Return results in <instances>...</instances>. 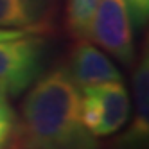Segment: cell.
I'll list each match as a JSON object with an SVG mask.
<instances>
[{"instance_id": "obj_4", "label": "cell", "mask_w": 149, "mask_h": 149, "mask_svg": "<svg viewBox=\"0 0 149 149\" xmlns=\"http://www.w3.org/2000/svg\"><path fill=\"white\" fill-rule=\"evenodd\" d=\"M88 40L110 52L122 65H131L135 59L133 25L124 0H99L88 29Z\"/></svg>"}, {"instance_id": "obj_8", "label": "cell", "mask_w": 149, "mask_h": 149, "mask_svg": "<svg viewBox=\"0 0 149 149\" xmlns=\"http://www.w3.org/2000/svg\"><path fill=\"white\" fill-rule=\"evenodd\" d=\"M99 0H68L67 22L79 40H88V29Z\"/></svg>"}, {"instance_id": "obj_5", "label": "cell", "mask_w": 149, "mask_h": 149, "mask_svg": "<svg viewBox=\"0 0 149 149\" xmlns=\"http://www.w3.org/2000/svg\"><path fill=\"white\" fill-rule=\"evenodd\" d=\"M68 72L79 88L122 81V74L113 65V61L101 49L90 43V40H79L76 43Z\"/></svg>"}, {"instance_id": "obj_2", "label": "cell", "mask_w": 149, "mask_h": 149, "mask_svg": "<svg viewBox=\"0 0 149 149\" xmlns=\"http://www.w3.org/2000/svg\"><path fill=\"white\" fill-rule=\"evenodd\" d=\"M81 117L95 136H110L120 131L131 117V97L122 81L79 88Z\"/></svg>"}, {"instance_id": "obj_11", "label": "cell", "mask_w": 149, "mask_h": 149, "mask_svg": "<svg viewBox=\"0 0 149 149\" xmlns=\"http://www.w3.org/2000/svg\"><path fill=\"white\" fill-rule=\"evenodd\" d=\"M25 34H33V33H27V31H15V29H0V41L20 38V36H25Z\"/></svg>"}, {"instance_id": "obj_7", "label": "cell", "mask_w": 149, "mask_h": 149, "mask_svg": "<svg viewBox=\"0 0 149 149\" xmlns=\"http://www.w3.org/2000/svg\"><path fill=\"white\" fill-rule=\"evenodd\" d=\"M54 15L52 0H0V29L41 33Z\"/></svg>"}, {"instance_id": "obj_10", "label": "cell", "mask_w": 149, "mask_h": 149, "mask_svg": "<svg viewBox=\"0 0 149 149\" xmlns=\"http://www.w3.org/2000/svg\"><path fill=\"white\" fill-rule=\"evenodd\" d=\"M124 4L133 29L140 31L142 27H146L149 18V0H124Z\"/></svg>"}, {"instance_id": "obj_9", "label": "cell", "mask_w": 149, "mask_h": 149, "mask_svg": "<svg viewBox=\"0 0 149 149\" xmlns=\"http://www.w3.org/2000/svg\"><path fill=\"white\" fill-rule=\"evenodd\" d=\"M16 126H18L16 111L13 110L7 95L0 93V149H9L13 146Z\"/></svg>"}, {"instance_id": "obj_3", "label": "cell", "mask_w": 149, "mask_h": 149, "mask_svg": "<svg viewBox=\"0 0 149 149\" xmlns=\"http://www.w3.org/2000/svg\"><path fill=\"white\" fill-rule=\"evenodd\" d=\"M45 40L25 34L0 41V93L15 97L31 88L43 70Z\"/></svg>"}, {"instance_id": "obj_1", "label": "cell", "mask_w": 149, "mask_h": 149, "mask_svg": "<svg viewBox=\"0 0 149 149\" xmlns=\"http://www.w3.org/2000/svg\"><path fill=\"white\" fill-rule=\"evenodd\" d=\"M16 126V149H99L83 122L79 86L68 68H54L31 84Z\"/></svg>"}, {"instance_id": "obj_6", "label": "cell", "mask_w": 149, "mask_h": 149, "mask_svg": "<svg viewBox=\"0 0 149 149\" xmlns=\"http://www.w3.org/2000/svg\"><path fill=\"white\" fill-rule=\"evenodd\" d=\"M133 90V120L122 135L119 146L122 149H142L149 135V56L147 50L138 59L131 76Z\"/></svg>"}]
</instances>
